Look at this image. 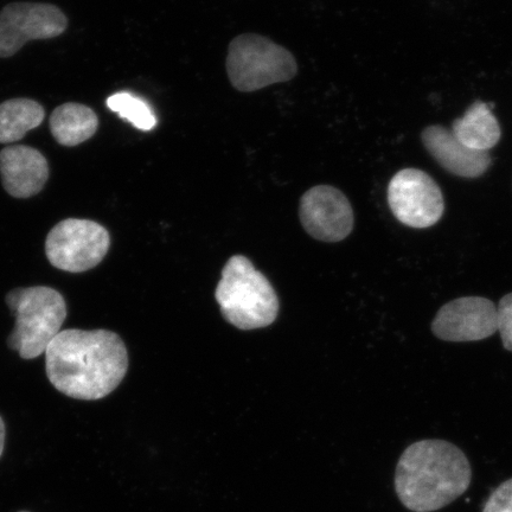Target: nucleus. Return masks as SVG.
Wrapping results in <instances>:
<instances>
[{
    "mask_svg": "<svg viewBox=\"0 0 512 512\" xmlns=\"http://www.w3.org/2000/svg\"><path fill=\"white\" fill-rule=\"evenodd\" d=\"M299 217L306 233L323 242L343 241L354 229L348 197L331 185L307 190L300 200Z\"/></svg>",
    "mask_w": 512,
    "mask_h": 512,
    "instance_id": "1a4fd4ad",
    "label": "nucleus"
},
{
    "mask_svg": "<svg viewBox=\"0 0 512 512\" xmlns=\"http://www.w3.org/2000/svg\"><path fill=\"white\" fill-rule=\"evenodd\" d=\"M46 111L37 101L12 99L0 104V144L19 142L25 134L40 126Z\"/></svg>",
    "mask_w": 512,
    "mask_h": 512,
    "instance_id": "2eb2a0df",
    "label": "nucleus"
},
{
    "mask_svg": "<svg viewBox=\"0 0 512 512\" xmlns=\"http://www.w3.org/2000/svg\"><path fill=\"white\" fill-rule=\"evenodd\" d=\"M99 119L92 108L68 102L50 117V130L57 143L73 147L85 143L98 131Z\"/></svg>",
    "mask_w": 512,
    "mask_h": 512,
    "instance_id": "4468645a",
    "label": "nucleus"
},
{
    "mask_svg": "<svg viewBox=\"0 0 512 512\" xmlns=\"http://www.w3.org/2000/svg\"><path fill=\"white\" fill-rule=\"evenodd\" d=\"M387 195L395 219L407 227L430 228L444 215L443 192L437 182L424 171H399L389 182Z\"/></svg>",
    "mask_w": 512,
    "mask_h": 512,
    "instance_id": "0eeeda50",
    "label": "nucleus"
},
{
    "mask_svg": "<svg viewBox=\"0 0 512 512\" xmlns=\"http://www.w3.org/2000/svg\"><path fill=\"white\" fill-rule=\"evenodd\" d=\"M111 246V236L101 224L67 219L50 230L46 254L57 270L82 273L98 266Z\"/></svg>",
    "mask_w": 512,
    "mask_h": 512,
    "instance_id": "423d86ee",
    "label": "nucleus"
},
{
    "mask_svg": "<svg viewBox=\"0 0 512 512\" xmlns=\"http://www.w3.org/2000/svg\"><path fill=\"white\" fill-rule=\"evenodd\" d=\"M421 138L435 162L454 176L478 178L491 166L489 152L469 149L459 142L452 131L443 126H428L422 132Z\"/></svg>",
    "mask_w": 512,
    "mask_h": 512,
    "instance_id": "f8f14e48",
    "label": "nucleus"
},
{
    "mask_svg": "<svg viewBox=\"0 0 512 512\" xmlns=\"http://www.w3.org/2000/svg\"><path fill=\"white\" fill-rule=\"evenodd\" d=\"M6 304L16 318L15 329L8 338L9 348L23 360L44 354L67 318L62 294L47 286L16 288L6 296Z\"/></svg>",
    "mask_w": 512,
    "mask_h": 512,
    "instance_id": "20e7f679",
    "label": "nucleus"
},
{
    "mask_svg": "<svg viewBox=\"0 0 512 512\" xmlns=\"http://www.w3.org/2000/svg\"><path fill=\"white\" fill-rule=\"evenodd\" d=\"M432 331L446 342L482 341L497 332V307L483 297L452 300L434 317Z\"/></svg>",
    "mask_w": 512,
    "mask_h": 512,
    "instance_id": "9d476101",
    "label": "nucleus"
},
{
    "mask_svg": "<svg viewBox=\"0 0 512 512\" xmlns=\"http://www.w3.org/2000/svg\"><path fill=\"white\" fill-rule=\"evenodd\" d=\"M454 136L471 150L488 152L501 140L502 131L491 107L476 101L462 118L454 121Z\"/></svg>",
    "mask_w": 512,
    "mask_h": 512,
    "instance_id": "ddd939ff",
    "label": "nucleus"
},
{
    "mask_svg": "<svg viewBox=\"0 0 512 512\" xmlns=\"http://www.w3.org/2000/svg\"><path fill=\"white\" fill-rule=\"evenodd\" d=\"M497 331L501 335L503 347L512 351V293L504 296L498 304Z\"/></svg>",
    "mask_w": 512,
    "mask_h": 512,
    "instance_id": "f3484780",
    "label": "nucleus"
},
{
    "mask_svg": "<svg viewBox=\"0 0 512 512\" xmlns=\"http://www.w3.org/2000/svg\"><path fill=\"white\" fill-rule=\"evenodd\" d=\"M68 19L55 5L12 3L0 12V57H11L25 43L50 40L63 34Z\"/></svg>",
    "mask_w": 512,
    "mask_h": 512,
    "instance_id": "6e6552de",
    "label": "nucleus"
},
{
    "mask_svg": "<svg viewBox=\"0 0 512 512\" xmlns=\"http://www.w3.org/2000/svg\"><path fill=\"white\" fill-rule=\"evenodd\" d=\"M19 512H28V511H19Z\"/></svg>",
    "mask_w": 512,
    "mask_h": 512,
    "instance_id": "aec40b11",
    "label": "nucleus"
},
{
    "mask_svg": "<svg viewBox=\"0 0 512 512\" xmlns=\"http://www.w3.org/2000/svg\"><path fill=\"white\" fill-rule=\"evenodd\" d=\"M483 512H512V478L492 492Z\"/></svg>",
    "mask_w": 512,
    "mask_h": 512,
    "instance_id": "a211bd4d",
    "label": "nucleus"
},
{
    "mask_svg": "<svg viewBox=\"0 0 512 512\" xmlns=\"http://www.w3.org/2000/svg\"><path fill=\"white\" fill-rule=\"evenodd\" d=\"M471 480V464L458 446L427 439L402 453L394 483L396 495L408 510L434 512L464 495Z\"/></svg>",
    "mask_w": 512,
    "mask_h": 512,
    "instance_id": "f03ea898",
    "label": "nucleus"
},
{
    "mask_svg": "<svg viewBox=\"0 0 512 512\" xmlns=\"http://www.w3.org/2000/svg\"><path fill=\"white\" fill-rule=\"evenodd\" d=\"M226 69L236 91L252 93L296 78L298 64L290 50L258 34H243L229 44Z\"/></svg>",
    "mask_w": 512,
    "mask_h": 512,
    "instance_id": "39448f33",
    "label": "nucleus"
},
{
    "mask_svg": "<svg viewBox=\"0 0 512 512\" xmlns=\"http://www.w3.org/2000/svg\"><path fill=\"white\" fill-rule=\"evenodd\" d=\"M215 297L224 319L240 330L266 328L278 317L277 293L265 275L243 255L228 260Z\"/></svg>",
    "mask_w": 512,
    "mask_h": 512,
    "instance_id": "7ed1b4c3",
    "label": "nucleus"
},
{
    "mask_svg": "<svg viewBox=\"0 0 512 512\" xmlns=\"http://www.w3.org/2000/svg\"><path fill=\"white\" fill-rule=\"evenodd\" d=\"M107 107L118 113L121 118L142 131H151L157 125V118L152 108L143 99L130 93H117L107 99Z\"/></svg>",
    "mask_w": 512,
    "mask_h": 512,
    "instance_id": "dca6fc26",
    "label": "nucleus"
},
{
    "mask_svg": "<svg viewBox=\"0 0 512 512\" xmlns=\"http://www.w3.org/2000/svg\"><path fill=\"white\" fill-rule=\"evenodd\" d=\"M0 176L3 187L16 198H29L40 194L49 178L46 157L30 146L5 147L0 152Z\"/></svg>",
    "mask_w": 512,
    "mask_h": 512,
    "instance_id": "9b49d317",
    "label": "nucleus"
},
{
    "mask_svg": "<svg viewBox=\"0 0 512 512\" xmlns=\"http://www.w3.org/2000/svg\"><path fill=\"white\" fill-rule=\"evenodd\" d=\"M5 444V425L2 418H0V457H2Z\"/></svg>",
    "mask_w": 512,
    "mask_h": 512,
    "instance_id": "6ab92c4d",
    "label": "nucleus"
},
{
    "mask_svg": "<svg viewBox=\"0 0 512 512\" xmlns=\"http://www.w3.org/2000/svg\"><path fill=\"white\" fill-rule=\"evenodd\" d=\"M46 369L50 383L69 398L104 399L126 376V345L112 331L64 330L46 350Z\"/></svg>",
    "mask_w": 512,
    "mask_h": 512,
    "instance_id": "f257e3e1",
    "label": "nucleus"
}]
</instances>
